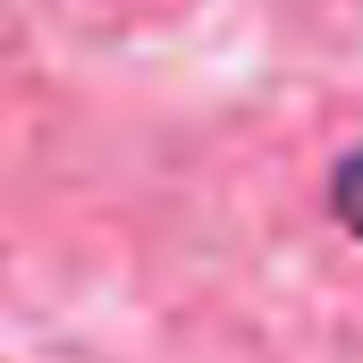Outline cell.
Segmentation results:
<instances>
[{"mask_svg":"<svg viewBox=\"0 0 363 363\" xmlns=\"http://www.w3.org/2000/svg\"><path fill=\"white\" fill-rule=\"evenodd\" d=\"M330 211L363 237V152H347V161H338V178H330Z\"/></svg>","mask_w":363,"mask_h":363,"instance_id":"6da1fadb","label":"cell"}]
</instances>
